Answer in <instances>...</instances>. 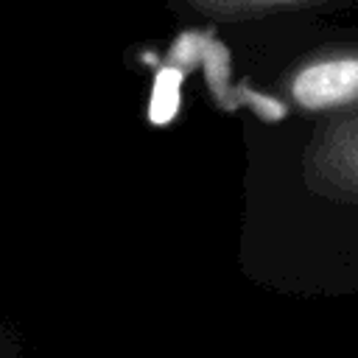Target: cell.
I'll return each mask as SVG.
<instances>
[{
    "instance_id": "6da1fadb",
    "label": "cell",
    "mask_w": 358,
    "mask_h": 358,
    "mask_svg": "<svg viewBox=\"0 0 358 358\" xmlns=\"http://www.w3.org/2000/svg\"><path fill=\"white\" fill-rule=\"evenodd\" d=\"M294 98L308 109H322L358 98V59L319 62L294 81Z\"/></svg>"
},
{
    "instance_id": "7a4b0ae2",
    "label": "cell",
    "mask_w": 358,
    "mask_h": 358,
    "mask_svg": "<svg viewBox=\"0 0 358 358\" xmlns=\"http://www.w3.org/2000/svg\"><path fill=\"white\" fill-rule=\"evenodd\" d=\"M179 106V73L176 70H162L157 84H154V103H151V120L154 123H168Z\"/></svg>"
}]
</instances>
